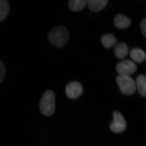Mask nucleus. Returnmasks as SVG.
<instances>
[{"label": "nucleus", "mask_w": 146, "mask_h": 146, "mask_svg": "<svg viewBox=\"0 0 146 146\" xmlns=\"http://www.w3.org/2000/svg\"><path fill=\"white\" fill-rule=\"evenodd\" d=\"M48 37L53 45L58 48H62L68 43L69 39V32L64 27H57L49 32Z\"/></svg>", "instance_id": "f257e3e1"}, {"label": "nucleus", "mask_w": 146, "mask_h": 146, "mask_svg": "<svg viewBox=\"0 0 146 146\" xmlns=\"http://www.w3.org/2000/svg\"><path fill=\"white\" fill-rule=\"evenodd\" d=\"M40 112L44 116L50 117L53 115L55 110V96L51 90H48L44 94L39 103Z\"/></svg>", "instance_id": "f03ea898"}, {"label": "nucleus", "mask_w": 146, "mask_h": 146, "mask_svg": "<svg viewBox=\"0 0 146 146\" xmlns=\"http://www.w3.org/2000/svg\"><path fill=\"white\" fill-rule=\"evenodd\" d=\"M120 91L124 95L131 96L136 92L135 81L130 76L119 75L116 79Z\"/></svg>", "instance_id": "7ed1b4c3"}, {"label": "nucleus", "mask_w": 146, "mask_h": 146, "mask_svg": "<svg viewBox=\"0 0 146 146\" xmlns=\"http://www.w3.org/2000/svg\"><path fill=\"white\" fill-rule=\"evenodd\" d=\"M137 65L133 61L125 60L118 63L116 70L120 75L129 76L134 74L137 70Z\"/></svg>", "instance_id": "20e7f679"}, {"label": "nucleus", "mask_w": 146, "mask_h": 146, "mask_svg": "<svg viewBox=\"0 0 146 146\" xmlns=\"http://www.w3.org/2000/svg\"><path fill=\"white\" fill-rule=\"evenodd\" d=\"M114 121L110 126V128L112 132L119 133L125 130L126 123L124 118L120 112L115 111L113 113Z\"/></svg>", "instance_id": "39448f33"}, {"label": "nucleus", "mask_w": 146, "mask_h": 146, "mask_svg": "<svg viewBox=\"0 0 146 146\" xmlns=\"http://www.w3.org/2000/svg\"><path fill=\"white\" fill-rule=\"evenodd\" d=\"M83 91L82 85L78 82H73L69 83L65 89L67 96L71 99H75L80 97Z\"/></svg>", "instance_id": "423d86ee"}, {"label": "nucleus", "mask_w": 146, "mask_h": 146, "mask_svg": "<svg viewBox=\"0 0 146 146\" xmlns=\"http://www.w3.org/2000/svg\"><path fill=\"white\" fill-rule=\"evenodd\" d=\"M109 0H89V9L94 12L101 11L107 5Z\"/></svg>", "instance_id": "0eeeda50"}, {"label": "nucleus", "mask_w": 146, "mask_h": 146, "mask_svg": "<svg viewBox=\"0 0 146 146\" xmlns=\"http://www.w3.org/2000/svg\"><path fill=\"white\" fill-rule=\"evenodd\" d=\"M131 23V21L127 16L118 14L114 19V24L115 26L117 28L119 29H125L127 28Z\"/></svg>", "instance_id": "6e6552de"}, {"label": "nucleus", "mask_w": 146, "mask_h": 146, "mask_svg": "<svg viewBox=\"0 0 146 146\" xmlns=\"http://www.w3.org/2000/svg\"><path fill=\"white\" fill-rule=\"evenodd\" d=\"M89 0H70L68 3L69 8L74 12L82 10L88 5Z\"/></svg>", "instance_id": "1a4fd4ad"}, {"label": "nucleus", "mask_w": 146, "mask_h": 146, "mask_svg": "<svg viewBox=\"0 0 146 146\" xmlns=\"http://www.w3.org/2000/svg\"><path fill=\"white\" fill-rule=\"evenodd\" d=\"M136 82V89L138 93L142 96H146V77L144 75H141L137 77Z\"/></svg>", "instance_id": "9d476101"}, {"label": "nucleus", "mask_w": 146, "mask_h": 146, "mask_svg": "<svg viewBox=\"0 0 146 146\" xmlns=\"http://www.w3.org/2000/svg\"><path fill=\"white\" fill-rule=\"evenodd\" d=\"M101 41L104 46L106 48H112L117 44V42L116 37L111 33L104 35L102 36Z\"/></svg>", "instance_id": "9b49d317"}, {"label": "nucleus", "mask_w": 146, "mask_h": 146, "mask_svg": "<svg viewBox=\"0 0 146 146\" xmlns=\"http://www.w3.org/2000/svg\"><path fill=\"white\" fill-rule=\"evenodd\" d=\"M130 55L132 60L137 63H142L146 59L145 53L141 49H133L131 51Z\"/></svg>", "instance_id": "f8f14e48"}, {"label": "nucleus", "mask_w": 146, "mask_h": 146, "mask_svg": "<svg viewBox=\"0 0 146 146\" xmlns=\"http://www.w3.org/2000/svg\"><path fill=\"white\" fill-rule=\"evenodd\" d=\"M128 47L125 43H120L116 46L115 54L116 56L120 59H123L127 56Z\"/></svg>", "instance_id": "ddd939ff"}, {"label": "nucleus", "mask_w": 146, "mask_h": 146, "mask_svg": "<svg viewBox=\"0 0 146 146\" xmlns=\"http://www.w3.org/2000/svg\"><path fill=\"white\" fill-rule=\"evenodd\" d=\"M9 3L7 0H0V22L3 21L9 13Z\"/></svg>", "instance_id": "4468645a"}, {"label": "nucleus", "mask_w": 146, "mask_h": 146, "mask_svg": "<svg viewBox=\"0 0 146 146\" xmlns=\"http://www.w3.org/2000/svg\"><path fill=\"white\" fill-rule=\"evenodd\" d=\"M5 68L1 60H0V83L3 81L5 77Z\"/></svg>", "instance_id": "2eb2a0df"}, {"label": "nucleus", "mask_w": 146, "mask_h": 146, "mask_svg": "<svg viewBox=\"0 0 146 146\" xmlns=\"http://www.w3.org/2000/svg\"><path fill=\"white\" fill-rule=\"evenodd\" d=\"M141 31L142 32L144 36H146V19H143L141 22Z\"/></svg>", "instance_id": "dca6fc26"}]
</instances>
